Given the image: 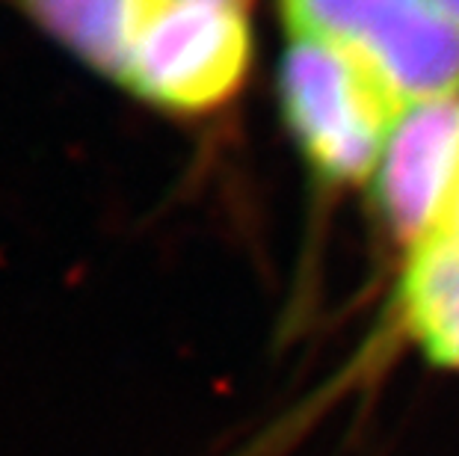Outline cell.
<instances>
[{
    "mask_svg": "<svg viewBox=\"0 0 459 456\" xmlns=\"http://www.w3.org/2000/svg\"><path fill=\"white\" fill-rule=\"evenodd\" d=\"M276 92L308 176L329 190L370 181L406 107L353 56L294 33L281 54Z\"/></svg>",
    "mask_w": 459,
    "mask_h": 456,
    "instance_id": "obj_1",
    "label": "cell"
},
{
    "mask_svg": "<svg viewBox=\"0 0 459 456\" xmlns=\"http://www.w3.org/2000/svg\"><path fill=\"white\" fill-rule=\"evenodd\" d=\"M252 56L247 6L163 0L143 24L116 86L172 119H204L238 99Z\"/></svg>",
    "mask_w": 459,
    "mask_h": 456,
    "instance_id": "obj_2",
    "label": "cell"
},
{
    "mask_svg": "<svg viewBox=\"0 0 459 456\" xmlns=\"http://www.w3.org/2000/svg\"><path fill=\"white\" fill-rule=\"evenodd\" d=\"M285 30L320 39L403 104L459 95V27L436 0H279Z\"/></svg>",
    "mask_w": 459,
    "mask_h": 456,
    "instance_id": "obj_3",
    "label": "cell"
},
{
    "mask_svg": "<svg viewBox=\"0 0 459 456\" xmlns=\"http://www.w3.org/2000/svg\"><path fill=\"white\" fill-rule=\"evenodd\" d=\"M368 187L379 228L403 258L445 235L459 202V95L400 110Z\"/></svg>",
    "mask_w": 459,
    "mask_h": 456,
    "instance_id": "obj_4",
    "label": "cell"
},
{
    "mask_svg": "<svg viewBox=\"0 0 459 456\" xmlns=\"http://www.w3.org/2000/svg\"><path fill=\"white\" fill-rule=\"evenodd\" d=\"M385 329L429 367L459 374V235L445 231L400 258Z\"/></svg>",
    "mask_w": 459,
    "mask_h": 456,
    "instance_id": "obj_5",
    "label": "cell"
},
{
    "mask_svg": "<svg viewBox=\"0 0 459 456\" xmlns=\"http://www.w3.org/2000/svg\"><path fill=\"white\" fill-rule=\"evenodd\" d=\"M86 69L119 83L143 24L163 0H4Z\"/></svg>",
    "mask_w": 459,
    "mask_h": 456,
    "instance_id": "obj_6",
    "label": "cell"
},
{
    "mask_svg": "<svg viewBox=\"0 0 459 456\" xmlns=\"http://www.w3.org/2000/svg\"><path fill=\"white\" fill-rule=\"evenodd\" d=\"M436 6L442 9V13L459 27V0H436Z\"/></svg>",
    "mask_w": 459,
    "mask_h": 456,
    "instance_id": "obj_7",
    "label": "cell"
},
{
    "mask_svg": "<svg viewBox=\"0 0 459 456\" xmlns=\"http://www.w3.org/2000/svg\"><path fill=\"white\" fill-rule=\"evenodd\" d=\"M447 231H451V235H459V202H456V211H454V219H451V226H447Z\"/></svg>",
    "mask_w": 459,
    "mask_h": 456,
    "instance_id": "obj_8",
    "label": "cell"
},
{
    "mask_svg": "<svg viewBox=\"0 0 459 456\" xmlns=\"http://www.w3.org/2000/svg\"><path fill=\"white\" fill-rule=\"evenodd\" d=\"M229 4H240V6H249V0H229Z\"/></svg>",
    "mask_w": 459,
    "mask_h": 456,
    "instance_id": "obj_9",
    "label": "cell"
}]
</instances>
